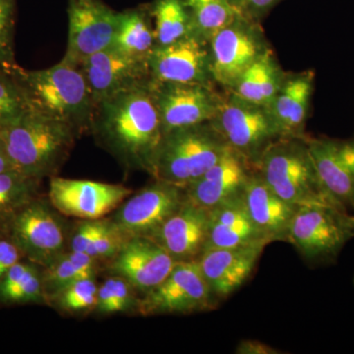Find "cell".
Masks as SVG:
<instances>
[{"instance_id":"obj_1","label":"cell","mask_w":354,"mask_h":354,"mask_svg":"<svg viewBox=\"0 0 354 354\" xmlns=\"http://www.w3.org/2000/svg\"><path fill=\"white\" fill-rule=\"evenodd\" d=\"M91 132L123 167L150 174L164 137L150 82L95 104Z\"/></svg>"},{"instance_id":"obj_2","label":"cell","mask_w":354,"mask_h":354,"mask_svg":"<svg viewBox=\"0 0 354 354\" xmlns=\"http://www.w3.org/2000/svg\"><path fill=\"white\" fill-rule=\"evenodd\" d=\"M28 109L68 125L77 135L91 131L95 104L78 65L62 62L50 68L12 69Z\"/></svg>"},{"instance_id":"obj_3","label":"cell","mask_w":354,"mask_h":354,"mask_svg":"<svg viewBox=\"0 0 354 354\" xmlns=\"http://www.w3.org/2000/svg\"><path fill=\"white\" fill-rule=\"evenodd\" d=\"M77 133L65 123L28 109L0 129L14 171L43 179L55 176L71 152Z\"/></svg>"},{"instance_id":"obj_4","label":"cell","mask_w":354,"mask_h":354,"mask_svg":"<svg viewBox=\"0 0 354 354\" xmlns=\"http://www.w3.org/2000/svg\"><path fill=\"white\" fill-rule=\"evenodd\" d=\"M256 169L266 183L290 204L342 207L324 188L306 136L277 139L263 153Z\"/></svg>"},{"instance_id":"obj_5","label":"cell","mask_w":354,"mask_h":354,"mask_svg":"<svg viewBox=\"0 0 354 354\" xmlns=\"http://www.w3.org/2000/svg\"><path fill=\"white\" fill-rule=\"evenodd\" d=\"M230 147L211 122L165 133L151 176L186 188L216 165Z\"/></svg>"},{"instance_id":"obj_6","label":"cell","mask_w":354,"mask_h":354,"mask_svg":"<svg viewBox=\"0 0 354 354\" xmlns=\"http://www.w3.org/2000/svg\"><path fill=\"white\" fill-rule=\"evenodd\" d=\"M354 237V216L333 205L298 207L288 241L310 262L332 261Z\"/></svg>"},{"instance_id":"obj_7","label":"cell","mask_w":354,"mask_h":354,"mask_svg":"<svg viewBox=\"0 0 354 354\" xmlns=\"http://www.w3.org/2000/svg\"><path fill=\"white\" fill-rule=\"evenodd\" d=\"M69 230L64 215L48 198L32 200L14 216L3 234L30 262L48 267L69 247Z\"/></svg>"},{"instance_id":"obj_8","label":"cell","mask_w":354,"mask_h":354,"mask_svg":"<svg viewBox=\"0 0 354 354\" xmlns=\"http://www.w3.org/2000/svg\"><path fill=\"white\" fill-rule=\"evenodd\" d=\"M225 92L215 118L209 122L230 148L257 167L268 147L279 138L276 123L269 109Z\"/></svg>"},{"instance_id":"obj_9","label":"cell","mask_w":354,"mask_h":354,"mask_svg":"<svg viewBox=\"0 0 354 354\" xmlns=\"http://www.w3.org/2000/svg\"><path fill=\"white\" fill-rule=\"evenodd\" d=\"M209 46L214 81L225 91L271 50L260 22L242 15L214 35Z\"/></svg>"},{"instance_id":"obj_10","label":"cell","mask_w":354,"mask_h":354,"mask_svg":"<svg viewBox=\"0 0 354 354\" xmlns=\"http://www.w3.org/2000/svg\"><path fill=\"white\" fill-rule=\"evenodd\" d=\"M218 302L197 261L176 262L160 285L141 297L138 313L145 317L187 315L212 311Z\"/></svg>"},{"instance_id":"obj_11","label":"cell","mask_w":354,"mask_h":354,"mask_svg":"<svg viewBox=\"0 0 354 354\" xmlns=\"http://www.w3.org/2000/svg\"><path fill=\"white\" fill-rule=\"evenodd\" d=\"M184 201L183 188L155 179L125 199L109 218L128 237H150Z\"/></svg>"},{"instance_id":"obj_12","label":"cell","mask_w":354,"mask_h":354,"mask_svg":"<svg viewBox=\"0 0 354 354\" xmlns=\"http://www.w3.org/2000/svg\"><path fill=\"white\" fill-rule=\"evenodd\" d=\"M150 87L164 134L178 128L209 122L215 118L223 97L215 85L150 81Z\"/></svg>"},{"instance_id":"obj_13","label":"cell","mask_w":354,"mask_h":354,"mask_svg":"<svg viewBox=\"0 0 354 354\" xmlns=\"http://www.w3.org/2000/svg\"><path fill=\"white\" fill-rule=\"evenodd\" d=\"M132 193L121 184L53 176L48 198L64 216L100 220L115 211Z\"/></svg>"},{"instance_id":"obj_14","label":"cell","mask_w":354,"mask_h":354,"mask_svg":"<svg viewBox=\"0 0 354 354\" xmlns=\"http://www.w3.org/2000/svg\"><path fill=\"white\" fill-rule=\"evenodd\" d=\"M147 62L152 82L216 85L209 41L195 34L156 46Z\"/></svg>"},{"instance_id":"obj_15","label":"cell","mask_w":354,"mask_h":354,"mask_svg":"<svg viewBox=\"0 0 354 354\" xmlns=\"http://www.w3.org/2000/svg\"><path fill=\"white\" fill-rule=\"evenodd\" d=\"M68 41L64 59L79 65L99 51L111 48L118 12L102 0H69Z\"/></svg>"},{"instance_id":"obj_16","label":"cell","mask_w":354,"mask_h":354,"mask_svg":"<svg viewBox=\"0 0 354 354\" xmlns=\"http://www.w3.org/2000/svg\"><path fill=\"white\" fill-rule=\"evenodd\" d=\"M167 251L150 237H130L106 263L109 276L127 281L141 297L160 285L176 264Z\"/></svg>"},{"instance_id":"obj_17","label":"cell","mask_w":354,"mask_h":354,"mask_svg":"<svg viewBox=\"0 0 354 354\" xmlns=\"http://www.w3.org/2000/svg\"><path fill=\"white\" fill-rule=\"evenodd\" d=\"M78 66L94 104L121 91L151 81L147 59L129 57L111 46L86 58Z\"/></svg>"},{"instance_id":"obj_18","label":"cell","mask_w":354,"mask_h":354,"mask_svg":"<svg viewBox=\"0 0 354 354\" xmlns=\"http://www.w3.org/2000/svg\"><path fill=\"white\" fill-rule=\"evenodd\" d=\"M255 169L248 158L230 148L216 165L184 188L185 199L209 211L241 196L249 176Z\"/></svg>"},{"instance_id":"obj_19","label":"cell","mask_w":354,"mask_h":354,"mask_svg":"<svg viewBox=\"0 0 354 354\" xmlns=\"http://www.w3.org/2000/svg\"><path fill=\"white\" fill-rule=\"evenodd\" d=\"M268 244L205 250L197 263L212 292L218 300L232 295L250 278Z\"/></svg>"},{"instance_id":"obj_20","label":"cell","mask_w":354,"mask_h":354,"mask_svg":"<svg viewBox=\"0 0 354 354\" xmlns=\"http://www.w3.org/2000/svg\"><path fill=\"white\" fill-rule=\"evenodd\" d=\"M324 188L346 209H354V142L307 138Z\"/></svg>"},{"instance_id":"obj_21","label":"cell","mask_w":354,"mask_h":354,"mask_svg":"<svg viewBox=\"0 0 354 354\" xmlns=\"http://www.w3.org/2000/svg\"><path fill=\"white\" fill-rule=\"evenodd\" d=\"M208 230V209L185 199L150 239L160 244L176 262H188L201 256Z\"/></svg>"},{"instance_id":"obj_22","label":"cell","mask_w":354,"mask_h":354,"mask_svg":"<svg viewBox=\"0 0 354 354\" xmlns=\"http://www.w3.org/2000/svg\"><path fill=\"white\" fill-rule=\"evenodd\" d=\"M242 198L249 215L266 241L269 243L288 241V230L298 206L279 197L266 183L257 169L249 176Z\"/></svg>"},{"instance_id":"obj_23","label":"cell","mask_w":354,"mask_h":354,"mask_svg":"<svg viewBox=\"0 0 354 354\" xmlns=\"http://www.w3.org/2000/svg\"><path fill=\"white\" fill-rule=\"evenodd\" d=\"M315 74L313 71L286 74L269 111L279 138L305 137L304 129L313 95Z\"/></svg>"},{"instance_id":"obj_24","label":"cell","mask_w":354,"mask_h":354,"mask_svg":"<svg viewBox=\"0 0 354 354\" xmlns=\"http://www.w3.org/2000/svg\"><path fill=\"white\" fill-rule=\"evenodd\" d=\"M256 243L269 242L261 234L249 215L242 195L209 209L208 239L204 251Z\"/></svg>"},{"instance_id":"obj_25","label":"cell","mask_w":354,"mask_h":354,"mask_svg":"<svg viewBox=\"0 0 354 354\" xmlns=\"http://www.w3.org/2000/svg\"><path fill=\"white\" fill-rule=\"evenodd\" d=\"M285 76L274 53L270 50L251 65L227 92L244 101L269 108Z\"/></svg>"},{"instance_id":"obj_26","label":"cell","mask_w":354,"mask_h":354,"mask_svg":"<svg viewBox=\"0 0 354 354\" xmlns=\"http://www.w3.org/2000/svg\"><path fill=\"white\" fill-rule=\"evenodd\" d=\"M157 46L149 4L118 12L111 48L129 57L148 59Z\"/></svg>"},{"instance_id":"obj_27","label":"cell","mask_w":354,"mask_h":354,"mask_svg":"<svg viewBox=\"0 0 354 354\" xmlns=\"http://www.w3.org/2000/svg\"><path fill=\"white\" fill-rule=\"evenodd\" d=\"M100 263L86 252L67 250L43 268V288L46 304L64 288L79 279L95 278Z\"/></svg>"},{"instance_id":"obj_28","label":"cell","mask_w":354,"mask_h":354,"mask_svg":"<svg viewBox=\"0 0 354 354\" xmlns=\"http://www.w3.org/2000/svg\"><path fill=\"white\" fill-rule=\"evenodd\" d=\"M39 266L19 262L0 279V305L46 304Z\"/></svg>"},{"instance_id":"obj_29","label":"cell","mask_w":354,"mask_h":354,"mask_svg":"<svg viewBox=\"0 0 354 354\" xmlns=\"http://www.w3.org/2000/svg\"><path fill=\"white\" fill-rule=\"evenodd\" d=\"M41 183L14 169L0 174V234L21 209L41 196Z\"/></svg>"},{"instance_id":"obj_30","label":"cell","mask_w":354,"mask_h":354,"mask_svg":"<svg viewBox=\"0 0 354 354\" xmlns=\"http://www.w3.org/2000/svg\"><path fill=\"white\" fill-rule=\"evenodd\" d=\"M157 46H165L194 34L183 0H153L149 4Z\"/></svg>"},{"instance_id":"obj_31","label":"cell","mask_w":354,"mask_h":354,"mask_svg":"<svg viewBox=\"0 0 354 354\" xmlns=\"http://www.w3.org/2000/svg\"><path fill=\"white\" fill-rule=\"evenodd\" d=\"M191 21L193 31L200 38L209 41L225 26L241 15L230 0H183Z\"/></svg>"},{"instance_id":"obj_32","label":"cell","mask_w":354,"mask_h":354,"mask_svg":"<svg viewBox=\"0 0 354 354\" xmlns=\"http://www.w3.org/2000/svg\"><path fill=\"white\" fill-rule=\"evenodd\" d=\"M97 288L95 278L79 279L58 292L48 305L69 315H87L94 312Z\"/></svg>"},{"instance_id":"obj_33","label":"cell","mask_w":354,"mask_h":354,"mask_svg":"<svg viewBox=\"0 0 354 354\" xmlns=\"http://www.w3.org/2000/svg\"><path fill=\"white\" fill-rule=\"evenodd\" d=\"M28 109L22 91L12 70L0 69V129L15 122Z\"/></svg>"},{"instance_id":"obj_34","label":"cell","mask_w":354,"mask_h":354,"mask_svg":"<svg viewBox=\"0 0 354 354\" xmlns=\"http://www.w3.org/2000/svg\"><path fill=\"white\" fill-rule=\"evenodd\" d=\"M17 0H0V69L11 71L16 66L14 55Z\"/></svg>"},{"instance_id":"obj_35","label":"cell","mask_w":354,"mask_h":354,"mask_svg":"<svg viewBox=\"0 0 354 354\" xmlns=\"http://www.w3.org/2000/svg\"><path fill=\"white\" fill-rule=\"evenodd\" d=\"M129 239L130 237L123 234L109 218L106 227L88 247L87 253L100 264L108 263L120 252V249Z\"/></svg>"},{"instance_id":"obj_36","label":"cell","mask_w":354,"mask_h":354,"mask_svg":"<svg viewBox=\"0 0 354 354\" xmlns=\"http://www.w3.org/2000/svg\"><path fill=\"white\" fill-rule=\"evenodd\" d=\"M108 218L100 220H82L77 223L69 234L68 250L86 252L95 237L106 227Z\"/></svg>"},{"instance_id":"obj_37","label":"cell","mask_w":354,"mask_h":354,"mask_svg":"<svg viewBox=\"0 0 354 354\" xmlns=\"http://www.w3.org/2000/svg\"><path fill=\"white\" fill-rule=\"evenodd\" d=\"M281 0H230L232 6L244 17L258 21L265 17Z\"/></svg>"},{"instance_id":"obj_38","label":"cell","mask_w":354,"mask_h":354,"mask_svg":"<svg viewBox=\"0 0 354 354\" xmlns=\"http://www.w3.org/2000/svg\"><path fill=\"white\" fill-rule=\"evenodd\" d=\"M22 256L19 248L9 237L0 234V279L16 263L19 262Z\"/></svg>"},{"instance_id":"obj_39","label":"cell","mask_w":354,"mask_h":354,"mask_svg":"<svg viewBox=\"0 0 354 354\" xmlns=\"http://www.w3.org/2000/svg\"><path fill=\"white\" fill-rule=\"evenodd\" d=\"M237 354H278L281 351L259 341H242L235 349Z\"/></svg>"},{"instance_id":"obj_40","label":"cell","mask_w":354,"mask_h":354,"mask_svg":"<svg viewBox=\"0 0 354 354\" xmlns=\"http://www.w3.org/2000/svg\"><path fill=\"white\" fill-rule=\"evenodd\" d=\"M11 169H13L12 165H11L10 160L7 156L6 149L0 141V174L11 171Z\"/></svg>"},{"instance_id":"obj_41","label":"cell","mask_w":354,"mask_h":354,"mask_svg":"<svg viewBox=\"0 0 354 354\" xmlns=\"http://www.w3.org/2000/svg\"><path fill=\"white\" fill-rule=\"evenodd\" d=\"M353 283H354V279H353Z\"/></svg>"}]
</instances>
